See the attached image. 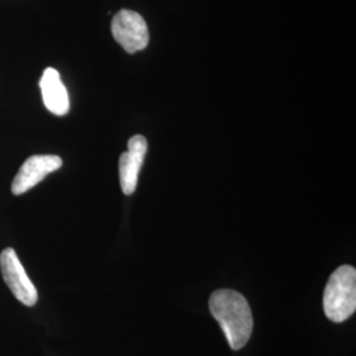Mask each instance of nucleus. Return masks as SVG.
<instances>
[{"instance_id": "nucleus-1", "label": "nucleus", "mask_w": 356, "mask_h": 356, "mask_svg": "<svg viewBox=\"0 0 356 356\" xmlns=\"http://www.w3.org/2000/svg\"><path fill=\"white\" fill-rule=\"evenodd\" d=\"M209 307L232 350H241L248 343L254 331V317L243 294L232 289H219L211 294Z\"/></svg>"}, {"instance_id": "nucleus-2", "label": "nucleus", "mask_w": 356, "mask_h": 356, "mask_svg": "<svg viewBox=\"0 0 356 356\" xmlns=\"http://www.w3.org/2000/svg\"><path fill=\"white\" fill-rule=\"evenodd\" d=\"M323 310L326 317L341 323L356 310V270L351 266H341L326 284L323 293Z\"/></svg>"}, {"instance_id": "nucleus-3", "label": "nucleus", "mask_w": 356, "mask_h": 356, "mask_svg": "<svg viewBox=\"0 0 356 356\" xmlns=\"http://www.w3.org/2000/svg\"><path fill=\"white\" fill-rule=\"evenodd\" d=\"M111 32L115 41L132 54L147 48L149 42V32L145 20L140 13L131 10H120L111 22Z\"/></svg>"}, {"instance_id": "nucleus-4", "label": "nucleus", "mask_w": 356, "mask_h": 356, "mask_svg": "<svg viewBox=\"0 0 356 356\" xmlns=\"http://www.w3.org/2000/svg\"><path fill=\"white\" fill-rule=\"evenodd\" d=\"M0 269L3 279L13 296L26 306L36 305L38 298V289L29 280L26 269L20 263L15 250L8 247L0 254Z\"/></svg>"}, {"instance_id": "nucleus-5", "label": "nucleus", "mask_w": 356, "mask_h": 356, "mask_svg": "<svg viewBox=\"0 0 356 356\" xmlns=\"http://www.w3.org/2000/svg\"><path fill=\"white\" fill-rule=\"evenodd\" d=\"M63 166V160L56 154H35L26 160L13 178L11 191L15 195H22L44 178Z\"/></svg>"}, {"instance_id": "nucleus-6", "label": "nucleus", "mask_w": 356, "mask_h": 356, "mask_svg": "<svg viewBox=\"0 0 356 356\" xmlns=\"http://www.w3.org/2000/svg\"><path fill=\"white\" fill-rule=\"evenodd\" d=\"M148 143L141 135H135L128 140L127 152L122 153L119 159V178L120 186L126 195L136 191L139 173L147 154Z\"/></svg>"}, {"instance_id": "nucleus-7", "label": "nucleus", "mask_w": 356, "mask_h": 356, "mask_svg": "<svg viewBox=\"0 0 356 356\" xmlns=\"http://www.w3.org/2000/svg\"><path fill=\"white\" fill-rule=\"evenodd\" d=\"M40 89L44 104L51 114L64 116L69 113L70 102L67 90L61 81L60 73L56 69L48 67L44 70L40 79Z\"/></svg>"}]
</instances>
